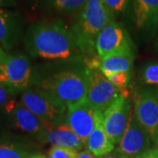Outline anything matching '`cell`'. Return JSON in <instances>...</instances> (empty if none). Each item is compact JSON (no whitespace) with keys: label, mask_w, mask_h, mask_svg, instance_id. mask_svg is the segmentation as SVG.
<instances>
[{"label":"cell","mask_w":158,"mask_h":158,"mask_svg":"<svg viewBox=\"0 0 158 158\" xmlns=\"http://www.w3.org/2000/svg\"><path fill=\"white\" fill-rule=\"evenodd\" d=\"M99 114L86 99L67 108L66 124L86 145L87 140L95 128Z\"/></svg>","instance_id":"10"},{"label":"cell","mask_w":158,"mask_h":158,"mask_svg":"<svg viewBox=\"0 0 158 158\" xmlns=\"http://www.w3.org/2000/svg\"><path fill=\"white\" fill-rule=\"evenodd\" d=\"M22 32V21L17 11L0 8V46L8 50L15 45Z\"/></svg>","instance_id":"14"},{"label":"cell","mask_w":158,"mask_h":158,"mask_svg":"<svg viewBox=\"0 0 158 158\" xmlns=\"http://www.w3.org/2000/svg\"><path fill=\"white\" fill-rule=\"evenodd\" d=\"M42 90L67 108L84 101L88 90V69L56 74L42 83Z\"/></svg>","instance_id":"3"},{"label":"cell","mask_w":158,"mask_h":158,"mask_svg":"<svg viewBox=\"0 0 158 158\" xmlns=\"http://www.w3.org/2000/svg\"><path fill=\"white\" fill-rule=\"evenodd\" d=\"M25 41L31 55L43 59L66 60L82 54L71 29L58 19L32 26Z\"/></svg>","instance_id":"1"},{"label":"cell","mask_w":158,"mask_h":158,"mask_svg":"<svg viewBox=\"0 0 158 158\" xmlns=\"http://www.w3.org/2000/svg\"><path fill=\"white\" fill-rule=\"evenodd\" d=\"M151 139L132 111L127 127L116 152L127 158H143L150 151Z\"/></svg>","instance_id":"8"},{"label":"cell","mask_w":158,"mask_h":158,"mask_svg":"<svg viewBox=\"0 0 158 158\" xmlns=\"http://www.w3.org/2000/svg\"><path fill=\"white\" fill-rule=\"evenodd\" d=\"M31 73V65L25 55H10L0 64V83L11 90H23L28 86Z\"/></svg>","instance_id":"9"},{"label":"cell","mask_w":158,"mask_h":158,"mask_svg":"<svg viewBox=\"0 0 158 158\" xmlns=\"http://www.w3.org/2000/svg\"><path fill=\"white\" fill-rule=\"evenodd\" d=\"M108 10L114 16L123 13L127 8L130 0H103Z\"/></svg>","instance_id":"23"},{"label":"cell","mask_w":158,"mask_h":158,"mask_svg":"<svg viewBox=\"0 0 158 158\" xmlns=\"http://www.w3.org/2000/svg\"><path fill=\"white\" fill-rule=\"evenodd\" d=\"M133 112L151 141L158 145V97L148 89L137 90L134 95Z\"/></svg>","instance_id":"6"},{"label":"cell","mask_w":158,"mask_h":158,"mask_svg":"<svg viewBox=\"0 0 158 158\" xmlns=\"http://www.w3.org/2000/svg\"><path fill=\"white\" fill-rule=\"evenodd\" d=\"M77 158H99L96 156L95 155H93L92 153L89 151V150H85V151H82L78 154V156Z\"/></svg>","instance_id":"26"},{"label":"cell","mask_w":158,"mask_h":158,"mask_svg":"<svg viewBox=\"0 0 158 158\" xmlns=\"http://www.w3.org/2000/svg\"><path fill=\"white\" fill-rule=\"evenodd\" d=\"M86 146L88 150L98 157L106 156L114 149V144L110 140L103 126V117L99 114L97 119L96 126L89 136Z\"/></svg>","instance_id":"17"},{"label":"cell","mask_w":158,"mask_h":158,"mask_svg":"<svg viewBox=\"0 0 158 158\" xmlns=\"http://www.w3.org/2000/svg\"><path fill=\"white\" fill-rule=\"evenodd\" d=\"M133 48L114 53L99 60L98 68L104 75L116 72L131 73L134 63Z\"/></svg>","instance_id":"15"},{"label":"cell","mask_w":158,"mask_h":158,"mask_svg":"<svg viewBox=\"0 0 158 158\" xmlns=\"http://www.w3.org/2000/svg\"><path fill=\"white\" fill-rule=\"evenodd\" d=\"M113 20V15L103 0H88L78 11L71 32L83 54L93 55L96 42L102 30Z\"/></svg>","instance_id":"2"},{"label":"cell","mask_w":158,"mask_h":158,"mask_svg":"<svg viewBox=\"0 0 158 158\" xmlns=\"http://www.w3.org/2000/svg\"><path fill=\"white\" fill-rule=\"evenodd\" d=\"M132 103L128 95H121L102 114L103 126L114 145L124 135L132 113Z\"/></svg>","instance_id":"7"},{"label":"cell","mask_w":158,"mask_h":158,"mask_svg":"<svg viewBox=\"0 0 158 158\" xmlns=\"http://www.w3.org/2000/svg\"><path fill=\"white\" fill-rule=\"evenodd\" d=\"M133 19L139 31L153 33L158 27V0H132Z\"/></svg>","instance_id":"13"},{"label":"cell","mask_w":158,"mask_h":158,"mask_svg":"<svg viewBox=\"0 0 158 158\" xmlns=\"http://www.w3.org/2000/svg\"><path fill=\"white\" fill-rule=\"evenodd\" d=\"M156 43H157V47H158V36H157V40H156Z\"/></svg>","instance_id":"31"},{"label":"cell","mask_w":158,"mask_h":158,"mask_svg":"<svg viewBox=\"0 0 158 158\" xmlns=\"http://www.w3.org/2000/svg\"><path fill=\"white\" fill-rule=\"evenodd\" d=\"M43 138L53 146L69 148L80 150L85 147V143L73 132L68 125L62 124L46 133Z\"/></svg>","instance_id":"16"},{"label":"cell","mask_w":158,"mask_h":158,"mask_svg":"<svg viewBox=\"0 0 158 158\" xmlns=\"http://www.w3.org/2000/svg\"><path fill=\"white\" fill-rule=\"evenodd\" d=\"M131 48L133 45L127 32L114 20L102 30L97 39L96 53L99 59Z\"/></svg>","instance_id":"11"},{"label":"cell","mask_w":158,"mask_h":158,"mask_svg":"<svg viewBox=\"0 0 158 158\" xmlns=\"http://www.w3.org/2000/svg\"><path fill=\"white\" fill-rule=\"evenodd\" d=\"M88 0H48L50 6L62 12H78Z\"/></svg>","instance_id":"18"},{"label":"cell","mask_w":158,"mask_h":158,"mask_svg":"<svg viewBox=\"0 0 158 158\" xmlns=\"http://www.w3.org/2000/svg\"><path fill=\"white\" fill-rule=\"evenodd\" d=\"M10 91L12 90L9 87L0 83V106H4L5 108L7 107L11 102L14 101L10 98Z\"/></svg>","instance_id":"24"},{"label":"cell","mask_w":158,"mask_h":158,"mask_svg":"<svg viewBox=\"0 0 158 158\" xmlns=\"http://www.w3.org/2000/svg\"><path fill=\"white\" fill-rule=\"evenodd\" d=\"M6 57H7V55L5 53L4 49H3V48H1V46H0V64L6 60Z\"/></svg>","instance_id":"29"},{"label":"cell","mask_w":158,"mask_h":158,"mask_svg":"<svg viewBox=\"0 0 158 158\" xmlns=\"http://www.w3.org/2000/svg\"><path fill=\"white\" fill-rule=\"evenodd\" d=\"M13 118L16 127L26 133L44 136L46 133L53 129L43 122L35 114L30 112L21 103L13 101L6 108Z\"/></svg>","instance_id":"12"},{"label":"cell","mask_w":158,"mask_h":158,"mask_svg":"<svg viewBox=\"0 0 158 158\" xmlns=\"http://www.w3.org/2000/svg\"><path fill=\"white\" fill-rule=\"evenodd\" d=\"M123 94L127 95V90H121L115 87L101 71L88 69L86 101L97 112L103 114L118 97Z\"/></svg>","instance_id":"5"},{"label":"cell","mask_w":158,"mask_h":158,"mask_svg":"<svg viewBox=\"0 0 158 158\" xmlns=\"http://www.w3.org/2000/svg\"><path fill=\"white\" fill-rule=\"evenodd\" d=\"M28 158H45L43 157V156H30Z\"/></svg>","instance_id":"30"},{"label":"cell","mask_w":158,"mask_h":158,"mask_svg":"<svg viewBox=\"0 0 158 158\" xmlns=\"http://www.w3.org/2000/svg\"><path fill=\"white\" fill-rule=\"evenodd\" d=\"M78 154L73 148L53 146L48 152V158H77Z\"/></svg>","instance_id":"22"},{"label":"cell","mask_w":158,"mask_h":158,"mask_svg":"<svg viewBox=\"0 0 158 158\" xmlns=\"http://www.w3.org/2000/svg\"><path fill=\"white\" fill-rule=\"evenodd\" d=\"M142 79L148 85H158V62L148 63L143 68Z\"/></svg>","instance_id":"20"},{"label":"cell","mask_w":158,"mask_h":158,"mask_svg":"<svg viewBox=\"0 0 158 158\" xmlns=\"http://www.w3.org/2000/svg\"><path fill=\"white\" fill-rule=\"evenodd\" d=\"M143 158H158V148L156 149L150 150Z\"/></svg>","instance_id":"27"},{"label":"cell","mask_w":158,"mask_h":158,"mask_svg":"<svg viewBox=\"0 0 158 158\" xmlns=\"http://www.w3.org/2000/svg\"><path fill=\"white\" fill-rule=\"evenodd\" d=\"M21 104L52 128L63 124L66 119L67 107L44 90L25 91Z\"/></svg>","instance_id":"4"},{"label":"cell","mask_w":158,"mask_h":158,"mask_svg":"<svg viewBox=\"0 0 158 158\" xmlns=\"http://www.w3.org/2000/svg\"><path fill=\"white\" fill-rule=\"evenodd\" d=\"M99 158H127L124 156H122V155H120V154H118V153H115V154H108L106 156H102V157Z\"/></svg>","instance_id":"28"},{"label":"cell","mask_w":158,"mask_h":158,"mask_svg":"<svg viewBox=\"0 0 158 158\" xmlns=\"http://www.w3.org/2000/svg\"><path fill=\"white\" fill-rule=\"evenodd\" d=\"M106 77L115 87L121 90H126V87L130 80V73L127 72H116L105 75Z\"/></svg>","instance_id":"21"},{"label":"cell","mask_w":158,"mask_h":158,"mask_svg":"<svg viewBox=\"0 0 158 158\" xmlns=\"http://www.w3.org/2000/svg\"><path fill=\"white\" fill-rule=\"evenodd\" d=\"M19 0H0V8L17 6Z\"/></svg>","instance_id":"25"},{"label":"cell","mask_w":158,"mask_h":158,"mask_svg":"<svg viewBox=\"0 0 158 158\" xmlns=\"http://www.w3.org/2000/svg\"><path fill=\"white\" fill-rule=\"evenodd\" d=\"M29 152L26 148L14 143L0 144V158H28Z\"/></svg>","instance_id":"19"}]
</instances>
